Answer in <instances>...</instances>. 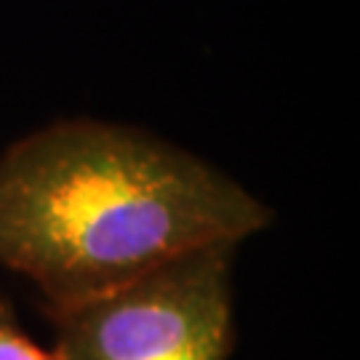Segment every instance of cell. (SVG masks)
I'll list each match as a JSON object with an SVG mask.
<instances>
[{
  "instance_id": "1",
  "label": "cell",
  "mask_w": 360,
  "mask_h": 360,
  "mask_svg": "<svg viewBox=\"0 0 360 360\" xmlns=\"http://www.w3.org/2000/svg\"><path fill=\"white\" fill-rule=\"evenodd\" d=\"M272 208L217 166L134 126L59 120L0 155V267L40 307L112 291L206 243H243Z\"/></svg>"
},
{
  "instance_id": "2",
  "label": "cell",
  "mask_w": 360,
  "mask_h": 360,
  "mask_svg": "<svg viewBox=\"0 0 360 360\" xmlns=\"http://www.w3.org/2000/svg\"><path fill=\"white\" fill-rule=\"evenodd\" d=\"M235 251L198 245L107 294L40 307L56 328V360H230Z\"/></svg>"
},
{
  "instance_id": "3",
  "label": "cell",
  "mask_w": 360,
  "mask_h": 360,
  "mask_svg": "<svg viewBox=\"0 0 360 360\" xmlns=\"http://www.w3.org/2000/svg\"><path fill=\"white\" fill-rule=\"evenodd\" d=\"M0 360H56L53 349H43L22 331L6 299H0Z\"/></svg>"
}]
</instances>
